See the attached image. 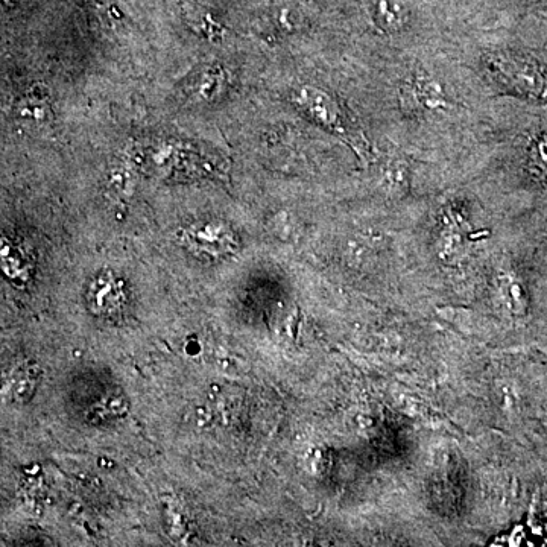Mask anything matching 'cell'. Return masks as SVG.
I'll list each match as a JSON object with an SVG mask.
<instances>
[{
	"label": "cell",
	"instance_id": "8992f818",
	"mask_svg": "<svg viewBox=\"0 0 547 547\" xmlns=\"http://www.w3.org/2000/svg\"><path fill=\"white\" fill-rule=\"evenodd\" d=\"M42 370L34 362H25L11 371L7 380V396L11 402L26 403L34 396Z\"/></svg>",
	"mask_w": 547,
	"mask_h": 547
},
{
	"label": "cell",
	"instance_id": "30bf717a",
	"mask_svg": "<svg viewBox=\"0 0 547 547\" xmlns=\"http://www.w3.org/2000/svg\"><path fill=\"white\" fill-rule=\"evenodd\" d=\"M531 162L534 169L547 177V133L535 140L531 149Z\"/></svg>",
	"mask_w": 547,
	"mask_h": 547
},
{
	"label": "cell",
	"instance_id": "3957f363",
	"mask_svg": "<svg viewBox=\"0 0 547 547\" xmlns=\"http://www.w3.org/2000/svg\"><path fill=\"white\" fill-rule=\"evenodd\" d=\"M292 99L300 110L309 114L318 124L342 131L341 111L329 93L318 87L303 86L295 90Z\"/></svg>",
	"mask_w": 547,
	"mask_h": 547
},
{
	"label": "cell",
	"instance_id": "9c48e42d",
	"mask_svg": "<svg viewBox=\"0 0 547 547\" xmlns=\"http://www.w3.org/2000/svg\"><path fill=\"white\" fill-rule=\"evenodd\" d=\"M128 411V402L124 396H110L104 397L98 405L95 406L93 412L98 420H104V418H117L122 417L125 412Z\"/></svg>",
	"mask_w": 547,
	"mask_h": 547
},
{
	"label": "cell",
	"instance_id": "6da1fadb",
	"mask_svg": "<svg viewBox=\"0 0 547 547\" xmlns=\"http://www.w3.org/2000/svg\"><path fill=\"white\" fill-rule=\"evenodd\" d=\"M491 70L506 87L531 96L546 98L547 78L535 64L514 55H494Z\"/></svg>",
	"mask_w": 547,
	"mask_h": 547
},
{
	"label": "cell",
	"instance_id": "52a82bcc",
	"mask_svg": "<svg viewBox=\"0 0 547 547\" xmlns=\"http://www.w3.org/2000/svg\"><path fill=\"white\" fill-rule=\"evenodd\" d=\"M17 114L23 121L32 122V124H45L51 116L48 102L42 96L31 95L20 101Z\"/></svg>",
	"mask_w": 547,
	"mask_h": 547
},
{
	"label": "cell",
	"instance_id": "5b68a950",
	"mask_svg": "<svg viewBox=\"0 0 547 547\" xmlns=\"http://www.w3.org/2000/svg\"><path fill=\"white\" fill-rule=\"evenodd\" d=\"M408 92L409 98L412 99V107L421 108L423 111H444L449 108V99L443 87L426 73L414 76Z\"/></svg>",
	"mask_w": 547,
	"mask_h": 547
},
{
	"label": "cell",
	"instance_id": "ba28073f",
	"mask_svg": "<svg viewBox=\"0 0 547 547\" xmlns=\"http://www.w3.org/2000/svg\"><path fill=\"white\" fill-rule=\"evenodd\" d=\"M374 22L385 32H396L402 29L405 16L397 5L389 0H382L376 13H374Z\"/></svg>",
	"mask_w": 547,
	"mask_h": 547
},
{
	"label": "cell",
	"instance_id": "277c9868",
	"mask_svg": "<svg viewBox=\"0 0 547 547\" xmlns=\"http://www.w3.org/2000/svg\"><path fill=\"white\" fill-rule=\"evenodd\" d=\"M124 297L122 283L111 272H102L90 282L87 306L95 315L113 314L124 303Z\"/></svg>",
	"mask_w": 547,
	"mask_h": 547
},
{
	"label": "cell",
	"instance_id": "7a4b0ae2",
	"mask_svg": "<svg viewBox=\"0 0 547 547\" xmlns=\"http://www.w3.org/2000/svg\"><path fill=\"white\" fill-rule=\"evenodd\" d=\"M183 241L190 250L212 257L227 256L236 248L233 231L221 222L193 225L184 231Z\"/></svg>",
	"mask_w": 547,
	"mask_h": 547
}]
</instances>
